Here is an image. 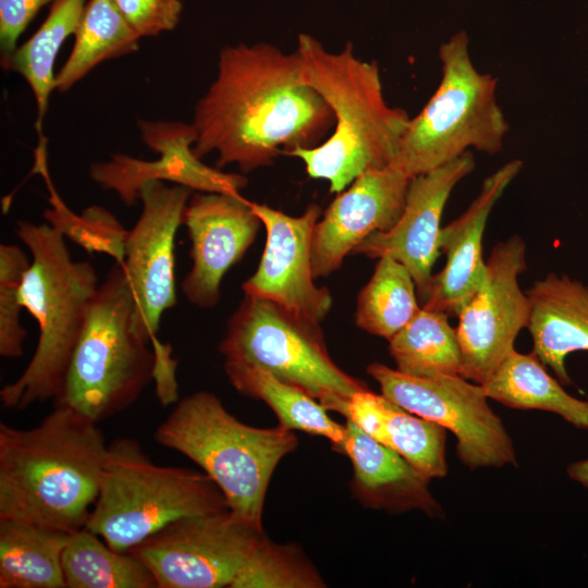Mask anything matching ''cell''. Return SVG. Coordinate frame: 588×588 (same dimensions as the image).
<instances>
[{"label": "cell", "instance_id": "obj_1", "mask_svg": "<svg viewBox=\"0 0 588 588\" xmlns=\"http://www.w3.org/2000/svg\"><path fill=\"white\" fill-rule=\"evenodd\" d=\"M192 124L199 158L215 151L216 168L235 164L247 173L320 145L334 115L305 79L296 51L237 44L221 48L217 76L197 101Z\"/></svg>", "mask_w": 588, "mask_h": 588}, {"label": "cell", "instance_id": "obj_2", "mask_svg": "<svg viewBox=\"0 0 588 588\" xmlns=\"http://www.w3.org/2000/svg\"><path fill=\"white\" fill-rule=\"evenodd\" d=\"M98 424L64 406L35 427L0 422V519L72 534L98 497L108 444Z\"/></svg>", "mask_w": 588, "mask_h": 588}, {"label": "cell", "instance_id": "obj_3", "mask_svg": "<svg viewBox=\"0 0 588 588\" xmlns=\"http://www.w3.org/2000/svg\"><path fill=\"white\" fill-rule=\"evenodd\" d=\"M296 52L305 79L332 110L334 127L320 145L289 156L335 194L360 174L393 164L411 118L388 105L377 63L356 57L351 42L332 52L308 34L298 35Z\"/></svg>", "mask_w": 588, "mask_h": 588}, {"label": "cell", "instance_id": "obj_4", "mask_svg": "<svg viewBox=\"0 0 588 588\" xmlns=\"http://www.w3.org/2000/svg\"><path fill=\"white\" fill-rule=\"evenodd\" d=\"M16 235L30 253L22 304L39 333L24 371L0 391L2 406L11 411L59 395L99 286L94 266L74 260L64 235L48 222L17 221Z\"/></svg>", "mask_w": 588, "mask_h": 588}, {"label": "cell", "instance_id": "obj_5", "mask_svg": "<svg viewBox=\"0 0 588 588\" xmlns=\"http://www.w3.org/2000/svg\"><path fill=\"white\" fill-rule=\"evenodd\" d=\"M154 438L197 464L222 491L229 510L258 527L272 474L298 445L293 430L246 425L208 391L181 399Z\"/></svg>", "mask_w": 588, "mask_h": 588}, {"label": "cell", "instance_id": "obj_6", "mask_svg": "<svg viewBox=\"0 0 588 588\" xmlns=\"http://www.w3.org/2000/svg\"><path fill=\"white\" fill-rule=\"evenodd\" d=\"M157 355L135 327V304L115 262L99 284L56 404L99 424L131 406L156 379Z\"/></svg>", "mask_w": 588, "mask_h": 588}, {"label": "cell", "instance_id": "obj_7", "mask_svg": "<svg viewBox=\"0 0 588 588\" xmlns=\"http://www.w3.org/2000/svg\"><path fill=\"white\" fill-rule=\"evenodd\" d=\"M228 510L224 494L204 471L158 465L138 441L118 438L108 444L85 528L126 552L176 519Z\"/></svg>", "mask_w": 588, "mask_h": 588}, {"label": "cell", "instance_id": "obj_8", "mask_svg": "<svg viewBox=\"0 0 588 588\" xmlns=\"http://www.w3.org/2000/svg\"><path fill=\"white\" fill-rule=\"evenodd\" d=\"M440 83L420 112L411 118L393 166L413 177L470 149L499 154L510 124L498 102V78L480 72L464 30L439 47Z\"/></svg>", "mask_w": 588, "mask_h": 588}, {"label": "cell", "instance_id": "obj_9", "mask_svg": "<svg viewBox=\"0 0 588 588\" xmlns=\"http://www.w3.org/2000/svg\"><path fill=\"white\" fill-rule=\"evenodd\" d=\"M319 323L273 301L244 294L219 350L224 363L267 370L304 390L328 412L346 417L351 397L368 387L332 360Z\"/></svg>", "mask_w": 588, "mask_h": 588}, {"label": "cell", "instance_id": "obj_10", "mask_svg": "<svg viewBox=\"0 0 588 588\" xmlns=\"http://www.w3.org/2000/svg\"><path fill=\"white\" fill-rule=\"evenodd\" d=\"M193 192L161 181L145 183L139 189L142 211L127 230L120 262L134 298L136 330L152 344L158 360L155 381L163 391L177 387L176 362L157 332L164 311L176 304L174 241Z\"/></svg>", "mask_w": 588, "mask_h": 588}, {"label": "cell", "instance_id": "obj_11", "mask_svg": "<svg viewBox=\"0 0 588 588\" xmlns=\"http://www.w3.org/2000/svg\"><path fill=\"white\" fill-rule=\"evenodd\" d=\"M367 372L389 400L450 430L469 469L517 465L513 440L481 384L461 375L413 377L380 363L369 364Z\"/></svg>", "mask_w": 588, "mask_h": 588}, {"label": "cell", "instance_id": "obj_12", "mask_svg": "<svg viewBox=\"0 0 588 588\" xmlns=\"http://www.w3.org/2000/svg\"><path fill=\"white\" fill-rule=\"evenodd\" d=\"M267 536L230 510L176 519L128 552L149 568L158 588L231 587Z\"/></svg>", "mask_w": 588, "mask_h": 588}, {"label": "cell", "instance_id": "obj_13", "mask_svg": "<svg viewBox=\"0 0 588 588\" xmlns=\"http://www.w3.org/2000/svg\"><path fill=\"white\" fill-rule=\"evenodd\" d=\"M526 269V244L519 235L492 248L482 284L456 315L460 375L465 379L485 383L514 348L519 331L527 328L530 302L518 284Z\"/></svg>", "mask_w": 588, "mask_h": 588}, {"label": "cell", "instance_id": "obj_14", "mask_svg": "<svg viewBox=\"0 0 588 588\" xmlns=\"http://www.w3.org/2000/svg\"><path fill=\"white\" fill-rule=\"evenodd\" d=\"M144 144L156 151V160L114 154L109 160L91 163L89 176L101 188L114 192L125 206L139 201L140 187L150 181L171 182L196 192L238 195L248 180L201 161L193 147L197 133L192 123L138 119Z\"/></svg>", "mask_w": 588, "mask_h": 588}, {"label": "cell", "instance_id": "obj_15", "mask_svg": "<svg viewBox=\"0 0 588 588\" xmlns=\"http://www.w3.org/2000/svg\"><path fill=\"white\" fill-rule=\"evenodd\" d=\"M252 205L266 229V243L257 270L242 284L244 294L321 322L332 307L330 291L315 284L311 265L313 234L321 208L310 204L302 215L290 216L265 204Z\"/></svg>", "mask_w": 588, "mask_h": 588}, {"label": "cell", "instance_id": "obj_16", "mask_svg": "<svg viewBox=\"0 0 588 588\" xmlns=\"http://www.w3.org/2000/svg\"><path fill=\"white\" fill-rule=\"evenodd\" d=\"M471 151L411 177L405 206L397 222L388 231L375 232L352 254L368 258L390 256L411 272L418 298L428 297L432 268L440 255L441 218L455 186L475 170Z\"/></svg>", "mask_w": 588, "mask_h": 588}, {"label": "cell", "instance_id": "obj_17", "mask_svg": "<svg viewBox=\"0 0 588 588\" xmlns=\"http://www.w3.org/2000/svg\"><path fill=\"white\" fill-rule=\"evenodd\" d=\"M183 224L192 244L183 295L195 306L211 308L220 299L223 277L243 258L262 222L241 194L197 192L188 200Z\"/></svg>", "mask_w": 588, "mask_h": 588}, {"label": "cell", "instance_id": "obj_18", "mask_svg": "<svg viewBox=\"0 0 588 588\" xmlns=\"http://www.w3.org/2000/svg\"><path fill=\"white\" fill-rule=\"evenodd\" d=\"M411 176L389 167L370 170L339 193L318 220L311 242L314 278L338 270L369 235L390 230L400 219Z\"/></svg>", "mask_w": 588, "mask_h": 588}, {"label": "cell", "instance_id": "obj_19", "mask_svg": "<svg viewBox=\"0 0 588 588\" xmlns=\"http://www.w3.org/2000/svg\"><path fill=\"white\" fill-rule=\"evenodd\" d=\"M523 168L512 159L488 175L477 196L455 220L441 228L440 252L446 257L443 269L431 280L421 307L456 316L480 287L486 274L482 237L489 216Z\"/></svg>", "mask_w": 588, "mask_h": 588}, {"label": "cell", "instance_id": "obj_20", "mask_svg": "<svg viewBox=\"0 0 588 588\" xmlns=\"http://www.w3.org/2000/svg\"><path fill=\"white\" fill-rule=\"evenodd\" d=\"M345 426L341 453L351 461V490L363 506L391 514L419 510L430 517H444V509L429 490V479L350 420Z\"/></svg>", "mask_w": 588, "mask_h": 588}, {"label": "cell", "instance_id": "obj_21", "mask_svg": "<svg viewBox=\"0 0 588 588\" xmlns=\"http://www.w3.org/2000/svg\"><path fill=\"white\" fill-rule=\"evenodd\" d=\"M530 302L527 329L532 352L563 385L572 384L566 357L588 352V285L567 274L548 273L526 291Z\"/></svg>", "mask_w": 588, "mask_h": 588}, {"label": "cell", "instance_id": "obj_22", "mask_svg": "<svg viewBox=\"0 0 588 588\" xmlns=\"http://www.w3.org/2000/svg\"><path fill=\"white\" fill-rule=\"evenodd\" d=\"M546 367L534 352L513 348L481 385L488 399L510 408L550 412L575 428L588 429V400L567 393Z\"/></svg>", "mask_w": 588, "mask_h": 588}, {"label": "cell", "instance_id": "obj_23", "mask_svg": "<svg viewBox=\"0 0 588 588\" xmlns=\"http://www.w3.org/2000/svg\"><path fill=\"white\" fill-rule=\"evenodd\" d=\"M70 534L0 519V588H64L62 553Z\"/></svg>", "mask_w": 588, "mask_h": 588}, {"label": "cell", "instance_id": "obj_24", "mask_svg": "<svg viewBox=\"0 0 588 588\" xmlns=\"http://www.w3.org/2000/svg\"><path fill=\"white\" fill-rule=\"evenodd\" d=\"M223 368L232 387L241 394L265 402L277 415L279 425L323 437L341 453L346 426L331 419L328 411L304 390L257 367L224 363Z\"/></svg>", "mask_w": 588, "mask_h": 588}, {"label": "cell", "instance_id": "obj_25", "mask_svg": "<svg viewBox=\"0 0 588 588\" xmlns=\"http://www.w3.org/2000/svg\"><path fill=\"white\" fill-rule=\"evenodd\" d=\"M86 0H56L38 29L10 54L1 57L5 71L20 74L28 84L37 105L36 128L39 139H46L41 125L56 90L53 68L64 41L74 35L82 17Z\"/></svg>", "mask_w": 588, "mask_h": 588}, {"label": "cell", "instance_id": "obj_26", "mask_svg": "<svg viewBox=\"0 0 588 588\" xmlns=\"http://www.w3.org/2000/svg\"><path fill=\"white\" fill-rule=\"evenodd\" d=\"M73 48L56 75V90L66 93L98 64L137 51L140 37L112 0H88Z\"/></svg>", "mask_w": 588, "mask_h": 588}, {"label": "cell", "instance_id": "obj_27", "mask_svg": "<svg viewBox=\"0 0 588 588\" xmlns=\"http://www.w3.org/2000/svg\"><path fill=\"white\" fill-rule=\"evenodd\" d=\"M66 588H155L154 575L133 553L110 548L87 528L69 536L62 553Z\"/></svg>", "mask_w": 588, "mask_h": 588}, {"label": "cell", "instance_id": "obj_28", "mask_svg": "<svg viewBox=\"0 0 588 588\" xmlns=\"http://www.w3.org/2000/svg\"><path fill=\"white\" fill-rule=\"evenodd\" d=\"M446 313L421 307L391 340L389 353L396 370L413 377L460 375L456 331Z\"/></svg>", "mask_w": 588, "mask_h": 588}, {"label": "cell", "instance_id": "obj_29", "mask_svg": "<svg viewBox=\"0 0 588 588\" xmlns=\"http://www.w3.org/2000/svg\"><path fill=\"white\" fill-rule=\"evenodd\" d=\"M417 297L407 268L390 256H382L359 292L355 322L366 332L389 341L421 309Z\"/></svg>", "mask_w": 588, "mask_h": 588}, {"label": "cell", "instance_id": "obj_30", "mask_svg": "<svg viewBox=\"0 0 588 588\" xmlns=\"http://www.w3.org/2000/svg\"><path fill=\"white\" fill-rule=\"evenodd\" d=\"M35 170L41 174L49 191L51 209L45 210L47 222L87 252L106 253L122 262L124 242L127 230L108 210L100 206H90L81 215L69 209L59 196L51 182L48 163L47 146L37 145L35 151Z\"/></svg>", "mask_w": 588, "mask_h": 588}, {"label": "cell", "instance_id": "obj_31", "mask_svg": "<svg viewBox=\"0 0 588 588\" xmlns=\"http://www.w3.org/2000/svg\"><path fill=\"white\" fill-rule=\"evenodd\" d=\"M382 444L399 453L429 480L448 474L446 429L404 409L388 397Z\"/></svg>", "mask_w": 588, "mask_h": 588}, {"label": "cell", "instance_id": "obj_32", "mask_svg": "<svg viewBox=\"0 0 588 588\" xmlns=\"http://www.w3.org/2000/svg\"><path fill=\"white\" fill-rule=\"evenodd\" d=\"M316 566L296 544H279L267 537L244 563L231 588H323Z\"/></svg>", "mask_w": 588, "mask_h": 588}, {"label": "cell", "instance_id": "obj_33", "mask_svg": "<svg viewBox=\"0 0 588 588\" xmlns=\"http://www.w3.org/2000/svg\"><path fill=\"white\" fill-rule=\"evenodd\" d=\"M29 264L20 246L0 245V355L5 358H19L24 353L27 333L21 323V289Z\"/></svg>", "mask_w": 588, "mask_h": 588}, {"label": "cell", "instance_id": "obj_34", "mask_svg": "<svg viewBox=\"0 0 588 588\" xmlns=\"http://www.w3.org/2000/svg\"><path fill=\"white\" fill-rule=\"evenodd\" d=\"M119 12L142 38L170 32L179 24L182 0H112Z\"/></svg>", "mask_w": 588, "mask_h": 588}, {"label": "cell", "instance_id": "obj_35", "mask_svg": "<svg viewBox=\"0 0 588 588\" xmlns=\"http://www.w3.org/2000/svg\"><path fill=\"white\" fill-rule=\"evenodd\" d=\"M56 0H0V47L1 57L10 54L16 47L37 13Z\"/></svg>", "mask_w": 588, "mask_h": 588}, {"label": "cell", "instance_id": "obj_36", "mask_svg": "<svg viewBox=\"0 0 588 588\" xmlns=\"http://www.w3.org/2000/svg\"><path fill=\"white\" fill-rule=\"evenodd\" d=\"M387 397L365 389L356 392L350 400L346 420H350L363 432L383 442V412Z\"/></svg>", "mask_w": 588, "mask_h": 588}, {"label": "cell", "instance_id": "obj_37", "mask_svg": "<svg viewBox=\"0 0 588 588\" xmlns=\"http://www.w3.org/2000/svg\"><path fill=\"white\" fill-rule=\"evenodd\" d=\"M566 474L588 490V458L569 463L566 466Z\"/></svg>", "mask_w": 588, "mask_h": 588}]
</instances>
